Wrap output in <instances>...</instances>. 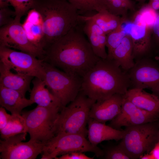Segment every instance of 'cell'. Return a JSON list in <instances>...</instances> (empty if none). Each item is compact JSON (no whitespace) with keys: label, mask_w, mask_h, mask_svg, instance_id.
Instances as JSON below:
<instances>
[{"label":"cell","mask_w":159,"mask_h":159,"mask_svg":"<svg viewBox=\"0 0 159 159\" xmlns=\"http://www.w3.org/2000/svg\"><path fill=\"white\" fill-rule=\"evenodd\" d=\"M82 23L44 50V61L82 77L100 59L84 35Z\"/></svg>","instance_id":"6da1fadb"},{"label":"cell","mask_w":159,"mask_h":159,"mask_svg":"<svg viewBox=\"0 0 159 159\" xmlns=\"http://www.w3.org/2000/svg\"><path fill=\"white\" fill-rule=\"evenodd\" d=\"M131 87L127 72L112 59L100 58L82 77L80 91L96 101L125 94Z\"/></svg>","instance_id":"7a4b0ae2"},{"label":"cell","mask_w":159,"mask_h":159,"mask_svg":"<svg viewBox=\"0 0 159 159\" xmlns=\"http://www.w3.org/2000/svg\"><path fill=\"white\" fill-rule=\"evenodd\" d=\"M32 9L41 16L45 49L81 23L77 10L66 0H33Z\"/></svg>","instance_id":"3957f363"},{"label":"cell","mask_w":159,"mask_h":159,"mask_svg":"<svg viewBox=\"0 0 159 159\" xmlns=\"http://www.w3.org/2000/svg\"><path fill=\"white\" fill-rule=\"evenodd\" d=\"M96 102L80 91L75 98L59 112L56 124V135L74 133L86 137L90 111Z\"/></svg>","instance_id":"277c9868"},{"label":"cell","mask_w":159,"mask_h":159,"mask_svg":"<svg viewBox=\"0 0 159 159\" xmlns=\"http://www.w3.org/2000/svg\"><path fill=\"white\" fill-rule=\"evenodd\" d=\"M159 120L125 127L124 136L119 144L130 159H139L153 148L159 138Z\"/></svg>","instance_id":"5b68a950"},{"label":"cell","mask_w":159,"mask_h":159,"mask_svg":"<svg viewBox=\"0 0 159 159\" xmlns=\"http://www.w3.org/2000/svg\"><path fill=\"white\" fill-rule=\"evenodd\" d=\"M62 108L37 106L22 111L30 140L45 144L56 134V124Z\"/></svg>","instance_id":"8992f818"},{"label":"cell","mask_w":159,"mask_h":159,"mask_svg":"<svg viewBox=\"0 0 159 159\" xmlns=\"http://www.w3.org/2000/svg\"><path fill=\"white\" fill-rule=\"evenodd\" d=\"M44 80L51 92L60 101L63 107L76 97L81 90L82 77L67 73L44 61Z\"/></svg>","instance_id":"52a82bcc"},{"label":"cell","mask_w":159,"mask_h":159,"mask_svg":"<svg viewBox=\"0 0 159 159\" xmlns=\"http://www.w3.org/2000/svg\"><path fill=\"white\" fill-rule=\"evenodd\" d=\"M75 151L92 152L97 157L104 155L102 150L92 144L85 136L77 134L62 133L57 134L44 145L41 159H56L58 156Z\"/></svg>","instance_id":"ba28073f"},{"label":"cell","mask_w":159,"mask_h":159,"mask_svg":"<svg viewBox=\"0 0 159 159\" xmlns=\"http://www.w3.org/2000/svg\"><path fill=\"white\" fill-rule=\"evenodd\" d=\"M44 60L26 52L0 46V62L17 73L44 80L45 75L43 62Z\"/></svg>","instance_id":"9c48e42d"},{"label":"cell","mask_w":159,"mask_h":159,"mask_svg":"<svg viewBox=\"0 0 159 159\" xmlns=\"http://www.w3.org/2000/svg\"><path fill=\"white\" fill-rule=\"evenodd\" d=\"M21 18L16 16L10 23L0 27V46L26 52L43 59L45 52L34 45L28 39Z\"/></svg>","instance_id":"30bf717a"},{"label":"cell","mask_w":159,"mask_h":159,"mask_svg":"<svg viewBox=\"0 0 159 159\" xmlns=\"http://www.w3.org/2000/svg\"><path fill=\"white\" fill-rule=\"evenodd\" d=\"M131 88L150 89L159 96V64L148 57L137 60L128 71Z\"/></svg>","instance_id":"8fae6325"},{"label":"cell","mask_w":159,"mask_h":159,"mask_svg":"<svg viewBox=\"0 0 159 159\" xmlns=\"http://www.w3.org/2000/svg\"><path fill=\"white\" fill-rule=\"evenodd\" d=\"M27 132L0 140V159H34L43 151L44 144L30 140L26 142Z\"/></svg>","instance_id":"7c38bea8"},{"label":"cell","mask_w":159,"mask_h":159,"mask_svg":"<svg viewBox=\"0 0 159 159\" xmlns=\"http://www.w3.org/2000/svg\"><path fill=\"white\" fill-rule=\"evenodd\" d=\"M159 119V115L141 109L125 98H124L120 111L108 125L121 130L122 127L135 126L153 122Z\"/></svg>","instance_id":"4fadbf2b"},{"label":"cell","mask_w":159,"mask_h":159,"mask_svg":"<svg viewBox=\"0 0 159 159\" xmlns=\"http://www.w3.org/2000/svg\"><path fill=\"white\" fill-rule=\"evenodd\" d=\"M121 25L127 34L131 38L133 46V56L135 60L147 57L153 48L152 29L146 26L135 24L127 19Z\"/></svg>","instance_id":"5bb4252c"},{"label":"cell","mask_w":159,"mask_h":159,"mask_svg":"<svg viewBox=\"0 0 159 159\" xmlns=\"http://www.w3.org/2000/svg\"><path fill=\"white\" fill-rule=\"evenodd\" d=\"M124 95L116 94L105 100L96 101L90 109V117L104 123L111 121L120 111Z\"/></svg>","instance_id":"9a60e30c"},{"label":"cell","mask_w":159,"mask_h":159,"mask_svg":"<svg viewBox=\"0 0 159 159\" xmlns=\"http://www.w3.org/2000/svg\"><path fill=\"white\" fill-rule=\"evenodd\" d=\"M27 14L22 24L26 36L34 45L44 51L46 44L41 16L34 9L30 10Z\"/></svg>","instance_id":"2e32d148"},{"label":"cell","mask_w":159,"mask_h":159,"mask_svg":"<svg viewBox=\"0 0 159 159\" xmlns=\"http://www.w3.org/2000/svg\"><path fill=\"white\" fill-rule=\"evenodd\" d=\"M88 138L93 145H97L102 142L110 140L118 141L123 138L124 130L115 129L105 123L89 118L87 123Z\"/></svg>","instance_id":"e0dca14e"},{"label":"cell","mask_w":159,"mask_h":159,"mask_svg":"<svg viewBox=\"0 0 159 159\" xmlns=\"http://www.w3.org/2000/svg\"><path fill=\"white\" fill-rule=\"evenodd\" d=\"M0 62V86L18 91L25 96L27 91H30V84L34 77L17 73Z\"/></svg>","instance_id":"ac0fdd59"},{"label":"cell","mask_w":159,"mask_h":159,"mask_svg":"<svg viewBox=\"0 0 159 159\" xmlns=\"http://www.w3.org/2000/svg\"><path fill=\"white\" fill-rule=\"evenodd\" d=\"M84 33L87 36L88 41L95 54L99 58L105 59L107 58L106 52V35L102 29L93 21L87 19L82 22Z\"/></svg>","instance_id":"d6986e66"},{"label":"cell","mask_w":159,"mask_h":159,"mask_svg":"<svg viewBox=\"0 0 159 159\" xmlns=\"http://www.w3.org/2000/svg\"><path fill=\"white\" fill-rule=\"evenodd\" d=\"M124 97L139 108L159 115V96L145 92L144 89L131 88Z\"/></svg>","instance_id":"ffe728a7"},{"label":"cell","mask_w":159,"mask_h":159,"mask_svg":"<svg viewBox=\"0 0 159 159\" xmlns=\"http://www.w3.org/2000/svg\"><path fill=\"white\" fill-rule=\"evenodd\" d=\"M34 102L15 90L0 86V105L11 114L21 115L23 108Z\"/></svg>","instance_id":"44dd1931"},{"label":"cell","mask_w":159,"mask_h":159,"mask_svg":"<svg viewBox=\"0 0 159 159\" xmlns=\"http://www.w3.org/2000/svg\"><path fill=\"white\" fill-rule=\"evenodd\" d=\"M32 82L33 87L30 91L29 99L34 103L44 107L63 108L59 100L48 88L44 80L35 77Z\"/></svg>","instance_id":"7402d4cb"},{"label":"cell","mask_w":159,"mask_h":159,"mask_svg":"<svg viewBox=\"0 0 159 159\" xmlns=\"http://www.w3.org/2000/svg\"><path fill=\"white\" fill-rule=\"evenodd\" d=\"M131 38L130 35L126 34L110 56L107 58L113 60L123 70L127 72L135 64Z\"/></svg>","instance_id":"603a6c76"},{"label":"cell","mask_w":159,"mask_h":159,"mask_svg":"<svg viewBox=\"0 0 159 159\" xmlns=\"http://www.w3.org/2000/svg\"><path fill=\"white\" fill-rule=\"evenodd\" d=\"M127 17H120L106 10L92 15H80V22L90 19L93 21L107 35L116 29Z\"/></svg>","instance_id":"cb8c5ba5"},{"label":"cell","mask_w":159,"mask_h":159,"mask_svg":"<svg viewBox=\"0 0 159 159\" xmlns=\"http://www.w3.org/2000/svg\"><path fill=\"white\" fill-rule=\"evenodd\" d=\"M0 137L3 140L24 132H27L25 120L21 115L11 114L6 126L0 130Z\"/></svg>","instance_id":"d4e9b609"},{"label":"cell","mask_w":159,"mask_h":159,"mask_svg":"<svg viewBox=\"0 0 159 159\" xmlns=\"http://www.w3.org/2000/svg\"><path fill=\"white\" fill-rule=\"evenodd\" d=\"M77 10L78 14L83 15L94 11L101 12L108 10L106 0H66Z\"/></svg>","instance_id":"484cf974"},{"label":"cell","mask_w":159,"mask_h":159,"mask_svg":"<svg viewBox=\"0 0 159 159\" xmlns=\"http://www.w3.org/2000/svg\"><path fill=\"white\" fill-rule=\"evenodd\" d=\"M122 23L116 29L106 35V46L108 49L107 57L110 56L114 50L120 44L127 34L122 26Z\"/></svg>","instance_id":"4316f807"},{"label":"cell","mask_w":159,"mask_h":159,"mask_svg":"<svg viewBox=\"0 0 159 159\" xmlns=\"http://www.w3.org/2000/svg\"><path fill=\"white\" fill-rule=\"evenodd\" d=\"M9 3L7 1H0V27L12 22L16 16L14 11L8 7Z\"/></svg>","instance_id":"83f0119b"},{"label":"cell","mask_w":159,"mask_h":159,"mask_svg":"<svg viewBox=\"0 0 159 159\" xmlns=\"http://www.w3.org/2000/svg\"><path fill=\"white\" fill-rule=\"evenodd\" d=\"M8 1L14 7L16 16L21 18L32 9L33 0H9Z\"/></svg>","instance_id":"f1b7e54d"},{"label":"cell","mask_w":159,"mask_h":159,"mask_svg":"<svg viewBox=\"0 0 159 159\" xmlns=\"http://www.w3.org/2000/svg\"><path fill=\"white\" fill-rule=\"evenodd\" d=\"M103 156L106 159H130L124 150L119 144L109 146L103 150Z\"/></svg>","instance_id":"f546056e"},{"label":"cell","mask_w":159,"mask_h":159,"mask_svg":"<svg viewBox=\"0 0 159 159\" xmlns=\"http://www.w3.org/2000/svg\"><path fill=\"white\" fill-rule=\"evenodd\" d=\"M147 26L152 29L158 14L157 11L151 8L148 4L144 5L139 10Z\"/></svg>","instance_id":"4dcf8cb0"},{"label":"cell","mask_w":159,"mask_h":159,"mask_svg":"<svg viewBox=\"0 0 159 159\" xmlns=\"http://www.w3.org/2000/svg\"><path fill=\"white\" fill-rule=\"evenodd\" d=\"M108 11L114 15L127 17L128 9L120 0H113L108 4Z\"/></svg>","instance_id":"1f68e13d"},{"label":"cell","mask_w":159,"mask_h":159,"mask_svg":"<svg viewBox=\"0 0 159 159\" xmlns=\"http://www.w3.org/2000/svg\"><path fill=\"white\" fill-rule=\"evenodd\" d=\"M152 43L153 49L157 52L159 51V13L152 29Z\"/></svg>","instance_id":"d6a6232c"},{"label":"cell","mask_w":159,"mask_h":159,"mask_svg":"<svg viewBox=\"0 0 159 159\" xmlns=\"http://www.w3.org/2000/svg\"><path fill=\"white\" fill-rule=\"evenodd\" d=\"M94 158L86 155L83 152H72L61 155L57 157L56 159H93Z\"/></svg>","instance_id":"836d02e7"},{"label":"cell","mask_w":159,"mask_h":159,"mask_svg":"<svg viewBox=\"0 0 159 159\" xmlns=\"http://www.w3.org/2000/svg\"><path fill=\"white\" fill-rule=\"evenodd\" d=\"M11 115L8 114L4 108L0 107V130L4 128L7 124Z\"/></svg>","instance_id":"e575fe53"},{"label":"cell","mask_w":159,"mask_h":159,"mask_svg":"<svg viewBox=\"0 0 159 159\" xmlns=\"http://www.w3.org/2000/svg\"><path fill=\"white\" fill-rule=\"evenodd\" d=\"M150 153L152 155L153 159H159V138Z\"/></svg>","instance_id":"d590c367"},{"label":"cell","mask_w":159,"mask_h":159,"mask_svg":"<svg viewBox=\"0 0 159 159\" xmlns=\"http://www.w3.org/2000/svg\"><path fill=\"white\" fill-rule=\"evenodd\" d=\"M126 6L127 9L131 11L135 10V5L131 0H120Z\"/></svg>","instance_id":"8d00e7d4"},{"label":"cell","mask_w":159,"mask_h":159,"mask_svg":"<svg viewBox=\"0 0 159 159\" xmlns=\"http://www.w3.org/2000/svg\"><path fill=\"white\" fill-rule=\"evenodd\" d=\"M148 4L155 10H159V1H149Z\"/></svg>","instance_id":"74e56055"},{"label":"cell","mask_w":159,"mask_h":159,"mask_svg":"<svg viewBox=\"0 0 159 159\" xmlns=\"http://www.w3.org/2000/svg\"><path fill=\"white\" fill-rule=\"evenodd\" d=\"M140 159H153L150 153H146L141 155L139 158Z\"/></svg>","instance_id":"f35d334b"},{"label":"cell","mask_w":159,"mask_h":159,"mask_svg":"<svg viewBox=\"0 0 159 159\" xmlns=\"http://www.w3.org/2000/svg\"><path fill=\"white\" fill-rule=\"evenodd\" d=\"M136 1L138 2L139 3L143 4L147 0H135Z\"/></svg>","instance_id":"ab89813d"},{"label":"cell","mask_w":159,"mask_h":159,"mask_svg":"<svg viewBox=\"0 0 159 159\" xmlns=\"http://www.w3.org/2000/svg\"><path fill=\"white\" fill-rule=\"evenodd\" d=\"M157 53H158V55L156 57V60H157L158 62L159 63V51Z\"/></svg>","instance_id":"60d3db41"},{"label":"cell","mask_w":159,"mask_h":159,"mask_svg":"<svg viewBox=\"0 0 159 159\" xmlns=\"http://www.w3.org/2000/svg\"><path fill=\"white\" fill-rule=\"evenodd\" d=\"M106 0L108 6V4H109L113 0Z\"/></svg>","instance_id":"b9f144b4"},{"label":"cell","mask_w":159,"mask_h":159,"mask_svg":"<svg viewBox=\"0 0 159 159\" xmlns=\"http://www.w3.org/2000/svg\"><path fill=\"white\" fill-rule=\"evenodd\" d=\"M159 1V0H149V1Z\"/></svg>","instance_id":"7bdbcfd3"},{"label":"cell","mask_w":159,"mask_h":159,"mask_svg":"<svg viewBox=\"0 0 159 159\" xmlns=\"http://www.w3.org/2000/svg\"><path fill=\"white\" fill-rule=\"evenodd\" d=\"M1 0H0V1H1ZM9 0H6V1H8Z\"/></svg>","instance_id":"ee69618b"},{"label":"cell","mask_w":159,"mask_h":159,"mask_svg":"<svg viewBox=\"0 0 159 159\" xmlns=\"http://www.w3.org/2000/svg\"></svg>","instance_id":"f6af8a7d"}]
</instances>
